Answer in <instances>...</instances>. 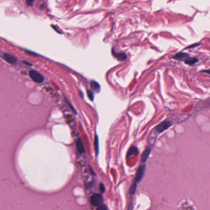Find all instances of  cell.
Returning <instances> with one entry per match:
<instances>
[{"label": "cell", "mask_w": 210, "mask_h": 210, "mask_svg": "<svg viewBox=\"0 0 210 210\" xmlns=\"http://www.w3.org/2000/svg\"><path fill=\"white\" fill-rule=\"evenodd\" d=\"M172 125V123L170 121H164L160 123L158 125H157L155 127V130L158 133H162L163 132L168 130Z\"/></svg>", "instance_id": "6da1fadb"}, {"label": "cell", "mask_w": 210, "mask_h": 210, "mask_svg": "<svg viewBox=\"0 0 210 210\" xmlns=\"http://www.w3.org/2000/svg\"><path fill=\"white\" fill-rule=\"evenodd\" d=\"M91 203L94 207H99L103 202V197L102 195L99 194H94L90 200Z\"/></svg>", "instance_id": "7a4b0ae2"}, {"label": "cell", "mask_w": 210, "mask_h": 210, "mask_svg": "<svg viewBox=\"0 0 210 210\" xmlns=\"http://www.w3.org/2000/svg\"><path fill=\"white\" fill-rule=\"evenodd\" d=\"M145 171V165H140L137 170L136 177H135V182L137 184L139 183L141 181H142L143 176L144 175Z\"/></svg>", "instance_id": "3957f363"}, {"label": "cell", "mask_w": 210, "mask_h": 210, "mask_svg": "<svg viewBox=\"0 0 210 210\" xmlns=\"http://www.w3.org/2000/svg\"><path fill=\"white\" fill-rule=\"evenodd\" d=\"M30 76L31 78V79L35 81L36 83H40L44 81L43 76L36 71L31 70L30 72Z\"/></svg>", "instance_id": "277c9868"}, {"label": "cell", "mask_w": 210, "mask_h": 210, "mask_svg": "<svg viewBox=\"0 0 210 210\" xmlns=\"http://www.w3.org/2000/svg\"><path fill=\"white\" fill-rule=\"evenodd\" d=\"M112 54L114 57H115L118 61H125L127 59V56L125 52H115V50L113 48L112 49Z\"/></svg>", "instance_id": "5b68a950"}, {"label": "cell", "mask_w": 210, "mask_h": 210, "mask_svg": "<svg viewBox=\"0 0 210 210\" xmlns=\"http://www.w3.org/2000/svg\"><path fill=\"white\" fill-rule=\"evenodd\" d=\"M150 152H151V149H150L149 147H147L145 149V150L142 153V155H141V157H140L141 163H144L146 162V161L147 160V159L149 157Z\"/></svg>", "instance_id": "8992f818"}, {"label": "cell", "mask_w": 210, "mask_h": 210, "mask_svg": "<svg viewBox=\"0 0 210 210\" xmlns=\"http://www.w3.org/2000/svg\"><path fill=\"white\" fill-rule=\"evenodd\" d=\"M189 57L188 54L184 53V52H179L176 54V55L172 58L176 59V60H181V61H185V59Z\"/></svg>", "instance_id": "52a82bcc"}, {"label": "cell", "mask_w": 210, "mask_h": 210, "mask_svg": "<svg viewBox=\"0 0 210 210\" xmlns=\"http://www.w3.org/2000/svg\"><path fill=\"white\" fill-rule=\"evenodd\" d=\"M138 153H139V152H138V148H137L136 146H131V147L129 149L128 151H127L126 157H127V158H128L130 157H131L132 155H138Z\"/></svg>", "instance_id": "ba28073f"}, {"label": "cell", "mask_w": 210, "mask_h": 210, "mask_svg": "<svg viewBox=\"0 0 210 210\" xmlns=\"http://www.w3.org/2000/svg\"><path fill=\"white\" fill-rule=\"evenodd\" d=\"M3 57L4 60L10 63H14L16 62V58L14 56L11 55V54H4Z\"/></svg>", "instance_id": "9c48e42d"}, {"label": "cell", "mask_w": 210, "mask_h": 210, "mask_svg": "<svg viewBox=\"0 0 210 210\" xmlns=\"http://www.w3.org/2000/svg\"><path fill=\"white\" fill-rule=\"evenodd\" d=\"M91 88L92 89L93 91H95V92L99 93L100 91V86L97 83V81H91Z\"/></svg>", "instance_id": "30bf717a"}, {"label": "cell", "mask_w": 210, "mask_h": 210, "mask_svg": "<svg viewBox=\"0 0 210 210\" xmlns=\"http://www.w3.org/2000/svg\"><path fill=\"white\" fill-rule=\"evenodd\" d=\"M76 147L78 151L80 152V153H84L85 152V147L83 142L81 140V139H78L76 141Z\"/></svg>", "instance_id": "8fae6325"}, {"label": "cell", "mask_w": 210, "mask_h": 210, "mask_svg": "<svg viewBox=\"0 0 210 210\" xmlns=\"http://www.w3.org/2000/svg\"><path fill=\"white\" fill-rule=\"evenodd\" d=\"M198 59L197 58H195V57H189L187 59H185V60L184 61L185 63H187V65H195L196 63H197L198 62Z\"/></svg>", "instance_id": "7c38bea8"}, {"label": "cell", "mask_w": 210, "mask_h": 210, "mask_svg": "<svg viewBox=\"0 0 210 210\" xmlns=\"http://www.w3.org/2000/svg\"><path fill=\"white\" fill-rule=\"evenodd\" d=\"M94 146H95V152H96V156H97L99 152V138L98 136L96 134L95 136V141H94Z\"/></svg>", "instance_id": "4fadbf2b"}, {"label": "cell", "mask_w": 210, "mask_h": 210, "mask_svg": "<svg viewBox=\"0 0 210 210\" xmlns=\"http://www.w3.org/2000/svg\"><path fill=\"white\" fill-rule=\"evenodd\" d=\"M136 187H137V183L134 181L133 182V184L131 185L130 189V192L131 195H134L135 194L136 190Z\"/></svg>", "instance_id": "5bb4252c"}, {"label": "cell", "mask_w": 210, "mask_h": 210, "mask_svg": "<svg viewBox=\"0 0 210 210\" xmlns=\"http://www.w3.org/2000/svg\"><path fill=\"white\" fill-rule=\"evenodd\" d=\"M87 93H88V97L89 98V99L91 100H93L94 99V95L93 93V91L91 90H88Z\"/></svg>", "instance_id": "9a60e30c"}, {"label": "cell", "mask_w": 210, "mask_h": 210, "mask_svg": "<svg viewBox=\"0 0 210 210\" xmlns=\"http://www.w3.org/2000/svg\"><path fill=\"white\" fill-rule=\"evenodd\" d=\"M96 210H108V209L106 205L101 204L100 205H99V207H97Z\"/></svg>", "instance_id": "2e32d148"}, {"label": "cell", "mask_w": 210, "mask_h": 210, "mask_svg": "<svg viewBox=\"0 0 210 210\" xmlns=\"http://www.w3.org/2000/svg\"><path fill=\"white\" fill-rule=\"evenodd\" d=\"M105 190H106L105 185L103 184L100 183V192H101L102 193H104L105 192Z\"/></svg>", "instance_id": "e0dca14e"}, {"label": "cell", "mask_w": 210, "mask_h": 210, "mask_svg": "<svg viewBox=\"0 0 210 210\" xmlns=\"http://www.w3.org/2000/svg\"><path fill=\"white\" fill-rule=\"evenodd\" d=\"M26 3L28 6H30V5H31V4L33 3V1H27L26 2Z\"/></svg>", "instance_id": "ac0fdd59"}]
</instances>
